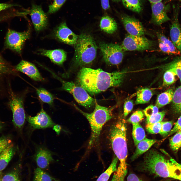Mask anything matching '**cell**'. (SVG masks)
I'll use <instances>...</instances> for the list:
<instances>
[{"label": "cell", "instance_id": "obj_1", "mask_svg": "<svg viewBox=\"0 0 181 181\" xmlns=\"http://www.w3.org/2000/svg\"><path fill=\"white\" fill-rule=\"evenodd\" d=\"M126 73L125 71L109 72L101 69L83 67L77 73L76 81L89 94L94 95L110 88L120 86Z\"/></svg>", "mask_w": 181, "mask_h": 181}, {"label": "cell", "instance_id": "obj_2", "mask_svg": "<svg viewBox=\"0 0 181 181\" xmlns=\"http://www.w3.org/2000/svg\"><path fill=\"white\" fill-rule=\"evenodd\" d=\"M140 169L156 176L181 181V164L155 149H151L146 154Z\"/></svg>", "mask_w": 181, "mask_h": 181}, {"label": "cell", "instance_id": "obj_3", "mask_svg": "<svg viewBox=\"0 0 181 181\" xmlns=\"http://www.w3.org/2000/svg\"><path fill=\"white\" fill-rule=\"evenodd\" d=\"M74 107L87 119L90 124L91 135L88 147L91 148L98 141L104 125L112 117V111L114 106L107 107L99 105L96 102L94 111L88 113L82 111L74 104Z\"/></svg>", "mask_w": 181, "mask_h": 181}, {"label": "cell", "instance_id": "obj_4", "mask_svg": "<svg viewBox=\"0 0 181 181\" xmlns=\"http://www.w3.org/2000/svg\"><path fill=\"white\" fill-rule=\"evenodd\" d=\"M126 130L125 122L120 120L112 126L109 132L110 139L113 150L119 161L118 167L124 170L127 169Z\"/></svg>", "mask_w": 181, "mask_h": 181}, {"label": "cell", "instance_id": "obj_5", "mask_svg": "<svg viewBox=\"0 0 181 181\" xmlns=\"http://www.w3.org/2000/svg\"><path fill=\"white\" fill-rule=\"evenodd\" d=\"M74 46L75 53L73 61L76 66L90 64L95 59L97 47L90 35L83 33L78 35L77 42Z\"/></svg>", "mask_w": 181, "mask_h": 181}, {"label": "cell", "instance_id": "obj_6", "mask_svg": "<svg viewBox=\"0 0 181 181\" xmlns=\"http://www.w3.org/2000/svg\"><path fill=\"white\" fill-rule=\"evenodd\" d=\"M49 70L53 77L61 82L62 86L60 89L72 95L79 105L88 109L95 104L96 100L91 97L83 88L72 81H68L62 79L50 70Z\"/></svg>", "mask_w": 181, "mask_h": 181}, {"label": "cell", "instance_id": "obj_7", "mask_svg": "<svg viewBox=\"0 0 181 181\" xmlns=\"http://www.w3.org/2000/svg\"><path fill=\"white\" fill-rule=\"evenodd\" d=\"M99 48L105 62L115 65L121 63L123 59L124 50L121 45L117 44L100 42Z\"/></svg>", "mask_w": 181, "mask_h": 181}, {"label": "cell", "instance_id": "obj_8", "mask_svg": "<svg viewBox=\"0 0 181 181\" xmlns=\"http://www.w3.org/2000/svg\"><path fill=\"white\" fill-rule=\"evenodd\" d=\"M9 97V104L12 113L13 123L16 128L21 129L26 119L23 99L11 90Z\"/></svg>", "mask_w": 181, "mask_h": 181}, {"label": "cell", "instance_id": "obj_9", "mask_svg": "<svg viewBox=\"0 0 181 181\" xmlns=\"http://www.w3.org/2000/svg\"><path fill=\"white\" fill-rule=\"evenodd\" d=\"M30 33L29 30L20 32L9 29L5 40L6 48L21 54L24 43L30 37Z\"/></svg>", "mask_w": 181, "mask_h": 181}, {"label": "cell", "instance_id": "obj_10", "mask_svg": "<svg viewBox=\"0 0 181 181\" xmlns=\"http://www.w3.org/2000/svg\"><path fill=\"white\" fill-rule=\"evenodd\" d=\"M153 45V42L143 35L134 36L128 34L121 46L124 51H131L148 50Z\"/></svg>", "mask_w": 181, "mask_h": 181}, {"label": "cell", "instance_id": "obj_11", "mask_svg": "<svg viewBox=\"0 0 181 181\" xmlns=\"http://www.w3.org/2000/svg\"><path fill=\"white\" fill-rule=\"evenodd\" d=\"M29 13L36 32H39L46 28L48 24V17L40 5L32 3Z\"/></svg>", "mask_w": 181, "mask_h": 181}, {"label": "cell", "instance_id": "obj_12", "mask_svg": "<svg viewBox=\"0 0 181 181\" xmlns=\"http://www.w3.org/2000/svg\"><path fill=\"white\" fill-rule=\"evenodd\" d=\"M152 11L151 22L157 25L161 26L163 23L169 21L167 12L170 6L165 5L161 2L151 4Z\"/></svg>", "mask_w": 181, "mask_h": 181}, {"label": "cell", "instance_id": "obj_13", "mask_svg": "<svg viewBox=\"0 0 181 181\" xmlns=\"http://www.w3.org/2000/svg\"><path fill=\"white\" fill-rule=\"evenodd\" d=\"M26 118L31 126L34 129L51 127L55 125L42 107L36 116H28Z\"/></svg>", "mask_w": 181, "mask_h": 181}, {"label": "cell", "instance_id": "obj_14", "mask_svg": "<svg viewBox=\"0 0 181 181\" xmlns=\"http://www.w3.org/2000/svg\"><path fill=\"white\" fill-rule=\"evenodd\" d=\"M56 38L60 41L70 45L76 44L78 36L73 33L67 26L65 22L61 23L55 32Z\"/></svg>", "mask_w": 181, "mask_h": 181}, {"label": "cell", "instance_id": "obj_15", "mask_svg": "<svg viewBox=\"0 0 181 181\" xmlns=\"http://www.w3.org/2000/svg\"><path fill=\"white\" fill-rule=\"evenodd\" d=\"M121 20L128 34L132 35H143L145 30L141 23L138 20L127 15H122Z\"/></svg>", "mask_w": 181, "mask_h": 181}, {"label": "cell", "instance_id": "obj_16", "mask_svg": "<svg viewBox=\"0 0 181 181\" xmlns=\"http://www.w3.org/2000/svg\"><path fill=\"white\" fill-rule=\"evenodd\" d=\"M15 68L16 70L24 73L35 81L44 80L36 67L31 62L22 60Z\"/></svg>", "mask_w": 181, "mask_h": 181}, {"label": "cell", "instance_id": "obj_17", "mask_svg": "<svg viewBox=\"0 0 181 181\" xmlns=\"http://www.w3.org/2000/svg\"><path fill=\"white\" fill-rule=\"evenodd\" d=\"M170 30L171 41L181 53V29L178 19V9L175 10Z\"/></svg>", "mask_w": 181, "mask_h": 181}, {"label": "cell", "instance_id": "obj_18", "mask_svg": "<svg viewBox=\"0 0 181 181\" xmlns=\"http://www.w3.org/2000/svg\"><path fill=\"white\" fill-rule=\"evenodd\" d=\"M38 54L48 57L54 63L59 65H62L66 59V52L63 50L57 49L53 50L40 49Z\"/></svg>", "mask_w": 181, "mask_h": 181}, {"label": "cell", "instance_id": "obj_19", "mask_svg": "<svg viewBox=\"0 0 181 181\" xmlns=\"http://www.w3.org/2000/svg\"><path fill=\"white\" fill-rule=\"evenodd\" d=\"M159 48L163 52L175 55H180L181 52L175 47L172 41L161 33H156Z\"/></svg>", "mask_w": 181, "mask_h": 181}, {"label": "cell", "instance_id": "obj_20", "mask_svg": "<svg viewBox=\"0 0 181 181\" xmlns=\"http://www.w3.org/2000/svg\"><path fill=\"white\" fill-rule=\"evenodd\" d=\"M35 158L37 166L41 169L46 168L51 162L54 161L51 152L42 148L37 150Z\"/></svg>", "mask_w": 181, "mask_h": 181}, {"label": "cell", "instance_id": "obj_21", "mask_svg": "<svg viewBox=\"0 0 181 181\" xmlns=\"http://www.w3.org/2000/svg\"><path fill=\"white\" fill-rule=\"evenodd\" d=\"M157 141L146 138L139 142L136 146L135 151L131 158V160L133 161L147 151Z\"/></svg>", "mask_w": 181, "mask_h": 181}, {"label": "cell", "instance_id": "obj_22", "mask_svg": "<svg viewBox=\"0 0 181 181\" xmlns=\"http://www.w3.org/2000/svg\"><path fill=\"white\" fill-rule=\"evenodd\" d=\"M16 151V149L12 144L0 153V172L4 170L11 161Z\"/></svg>", "mask_w": 181, "mask_h": 181}, {"label": "cell", "instance_id": "obj_23", "mask_svg": "<svg viewBox=\"0 0 181 181\" xmlns=\"http://www.w3.org/2000/svg\"><path fill=\"white\" fill-rule=\"evenodd\" d=\"M100 26L101 29L104 31L112 34L117 30V24L112 18L108 16L103 17L101 18Z\"/></svg>", "mask_w": 181, "mask_h": 181}, {"label": "cell", "instance_id": "obj_24", "mask_svg": "<svg viewBox=\"0 0 181 181\" xmlns=\"http://www.w3.org/2000/svg\"><path fill=\"white\" fill-rule=\"evenodd\" d=\"M174 91L173 88H171L159 94L157 97L155 106L159 108L172 101Z\"/></svg>", "mask_w": 181, "mask_h": 181}, {"label": "cell", "instance_id": "obj_25", "mask_svg": "<svg viewBox=\"0 0 181 181\" xmlns=\"http://www.w3.org/2000/svg\"><path fill=\"white\" fill-rule=\"evenodd\" d=\"M153 95V92L149 88H142L139 89L137 92L135 104H144L148 103Z\"/></svg>", "mask_w": 181, "mask_h": 181}, {"label": "cell", "instance_id": "obj_26", "mask_svg": "<svg viewBox=\"0 0 181 181\" xmlns=\"http://www.w3.org/2000/svg\"><path fill=\"white\" fill-rule=\"evenodd\" d=\"M132 135L134 145L136 146L146 138L145 130L139 123L132 124Z\"/></svg>", "mask_w": 181, "mask_h": 181}, {"label": "cell", "instance_id": "obj_27", "mask_svg": "<svg viewBox=\"0 0 181 181\" xmlns=\"http://www.w3.org/2000/svg\"><path fill=\"white\" fill-rule=\"evenodd\" d=\"M118 160L116 156L114 157L109 167L100 175L96 181H108L112 174L117 169Z\"/></svg>", "mask_w": 181, "mask_h": 181}, {"label": "cell", "instance_id": "obj_28", "mask_svg": "<svg viewBox=\"0 0 181 181\" xmlns=\"http://www.w3.org/2000/svg\"><path fill=\"white\" fill-rule=\"evenodd\" d=\"M172 102L174 112L181 114V85L174 91Z\"/></svg>", "mask_w": 181, "mask_h": 181}, {"label": "cell", "instance_id": "obj_29", "mask_svg": "<svg viewBox=\"0 0 181 181\" xmlns=\"http://www.w3.org/2000/svg\"><path fill=\"white\" fill-rule=\"evenodd\" d=\"M36 93L40 99L43 102L52 105L54 97L53 95L44 88L40 87L36 89Z\"/></svg>", "mask_w": 181, "mask_h": 181}, {"label": "cell", "instance_id": "obj_30", "mask_svg": "<svg viewBox=\"0 0 181 181\" xmlns=\"http://www.w3.org/2000/svg\"><path fill=\"white\" fill-rule=\"evenodd\" d=\"M124 7L133 12L140 13L142 10V6L140 0H122Z\"/></svg>", "mask_w": 181, "mask_h": 181}, {"label": "cell", "instance_id": "obj_31", "mask_svg": "<svg viewBox=\"0 0 181 181\" xmlns=\"http://www.w3.org/2000/svg\"><path fill=\"white\" fill-rule=\"evenodd\" d=\"M177 77V76L172 69L166 68L163 76V85L167 86L171 85L176 80Z\"/></svg>", "mask_w": 181, "mask_h": 181}, {"label": "cell", "instance_id": "obj_32", "mask_svg": "<svg viewBox=\"0 0 181 181\" xmlns=\"http://www.w3.org/2000/svg\"><path fill=\"white\" fill-rule=\"evenodd\" d=\"M166 68L172 69L175 73L181 82V55L168 63Z\"/></svg>", "mask_w": 181, "mask_h": 181}, {"label": "cell", "instance_id": "obj_33", "mask_svg": "<svg viewBox=\"0 0 181 181\" xmlns=\"http://www.w3.org/2000/svg\"><path fill=\"white\" fill-rule=\"evenodd\" d=\"M169 140V145L174 151H177L181 147V130L176 132Z\"/></svg>", "mask_w": 181, "mask_h": 181}, {"label": "cell", "instance_id": "obj_34", "mask_svg": "<svg viewBox=\"0 0 181 181\" xmlns=\"http://www.w3.org/2000/svg\"><path fill=\"white\" fill-rule=\"evenodd\" d=\"M53 178L50 175L38 168L34 171V181H52Z\"/></svg>", "mask_w": 181, "mask_h": 181}, {"label": "cell", "instance_id": "obj_35", "mask_svg": "<svg viewBox=\"0 0 181 181\" xmlns=\"http://www.w3.org/2000/svg\"><path fill=\"white\" fill-rule=\"evenodd\" d=\"M13 69L0 55V76L12 73Z\"/></svg>", "mask_w": 181, "mask_h": 181}, {"label": "cell", "instance_id": "obj_36", "mask_svg": "<svg viewBox=\"0 0 181 181\" xmlns=\"http://www.w3.org/2000/svg\"><path fill=\"white\" fill-rule=\"evenodd\" d=\"M166 112L165 111L158 112L151 116L146 117L147 124H152L161 122L164 117Z\"/></svg>", "mask_w": 181, "mask_h": 181}, {"label": "cell", "instance_id": "obj_37", "mask_svg": "<svg viewBox=\"0 0 181 181\" xmlns=\"http://www.w3.org/2000/svg\"><path fill=\"white\" fill-rule=\"evenodd\" d=\"M67 0H54L52 4L49 6L48 11L47 13L51 14L57 12L60 9Z\"/></svg>", "mask_w": 181, "mask_h": 181}, {"label": "cell", "instance_id": "obj_38", "mask_svg": "<svg viewBox=\"0 0 181 181\" xmlns=\"http://www.w3.org/2000/svg\"><path fill=\"white\" fill-rule=\"evenodd\" d=\"M144 114L141 111L138 110L134 112L128 119L127 121L132 124L139 123L143 119Z\"/></svg>", "mask_w": 181, "mask_h": 181}, {"label": "cell", "instance_id": "obj_39", "mask_svg": "<svg viewBox=\"0 0 181 181\" xmlns=\"http://www.w3.org/2000/svg\"><path fill=\"white\" fill-rule=\"evenodd\" d=\"M18 169H16L3 177L1 181H20Z\"/></svg>", "mask_w": 181, "mask_h": 181}, {"label": "cell", "instance_id": "obj_40", "mask_svg": "<svg viewBox=\"0 0 181 181\" xmlns=\"http://www.w3.org/2000/svg\"><path fill=\"white\" fill-rule=\"evenodd\" d=\"M173 124V122L172 121L162 122L160 134L164 137L168 135L171 130Z\"/></svg>", "mask_w": 181, "mask_h": 181}, {"label": "cell", "instance_id": "obj_41", "mask_svg": "<svg viewBox=\"0 0 181 181\" xmlns=\"http://www.w3.org/2000/svg\"><path fill=\"white\" fill-rule=\"evenodd\" d=\"M162 122L152 124H147L146 126V130L152 134L159 133L161 130Z\"/></svg>", "mask_w": 181, "mask_h": 181}, {"label": "cell", "instance_id": "obj_42", "mask_svg": "<svg viewBox=\"0 0 181 181\" xmlns=\"http://www.w3.org/2000/svg\"><path fill=\"white\" fill-rule=\"evenodd\" d=\"M11 144V141L8 137H0V153Z\"/></svg>", "mask_w": 181, "mask_h": 181}, {"label": "cell", "instance_id": "obj_43", "mask_svg": "<svg viewBox=\"0 0 181 181\" xmlns=\"http://www.w3.org/2000/svg\"><path fill=\"white\" fill-rule=\"evenodd\" d=\"M158 108L156 106L150 105L144 110V112L146 117L152 116L158 112Z\"/></svg>", "mask_w": 181, "mask_h": 181}, {"label": "cell", "instance_id": "obj_44", "mask_svg": "<svg viewBox=\"0 0 181 181\" xmlns=\"http://www.w3.org/2000/svg\"><path fill=\"white\" fill-rule=\"evenodd\" d=\"M133 106V103L131 100L126 101L123 106V114L126 117L131 111Z\"/></svg>", "mask_w": 181, "mask_h": 181}, {"label": "cell", "instance_id": "obj_45", "mask_svg": "<svg viewBox=\"0 0 181 181\" xmlns=\"http://www.w3.org/2000/svg\"><path fill=\"white\" fill-rule=\"evenodd\" d=\"M181 130V115L175 123L173 128L171 130L168 135H170Z\"/></svg>", "mask_w": 181, "mask_h": 181}, {"label": "cell", "instance_id": "obj_46", "mask_svg": "<svg viewBox=\"0 0 181 181\" xmlns=\"http://www.w3.org/2000/svg\"><path fill=\"white\" fill-rule=\"evenodd\" d=\"M16 6V5L10 4L0 3V12L10 9Z\"/></svg>", "mask_w": 181, "mask_h": 181}, {"label": "cell", "instance_id": "obj_47", "mask_svg": "<svg viewBox=\"0 0 181 181\" xmlns=\"http://www.w3.org/2000/svg\"><path fill=\"white\" fill-rule=\"evenodd\" d=\"M127 181H143L135 174L130 173L127 177Z\"/></svg>", "mask_w": 181, "mask_h": 181}, {"label": "cell", "instance_id": "obj_48", "mask_svg": "<svg viewBox=\"0 0 181 181\" xmlns=\"http://www.w3.org/2000/svg\"><path fill=\"white\" fill-rule=\"evenodd\" d=\"M101 6L103 9L106 10L110 7L109 0H101Z\"/></svg>", "mask_w": 181, "mask_h": 181}, {"label": "cell", "instance_id": "obj_49", "mask_svg": "<svg viewBox=\"0 0 181 181\" xmlns=\"http://www.w3.org/2000/svg\"><path fill=\"white\" fill-rule=\"evenodd\" d=\"M53 129L57 134H59L61 129V126L58 125H55L53 126Z\"/></svg>", "mask_w": 181, "mask_h": 181}, {"label": "cell", "instance_id": "obj_50", "mask_svg": "<svg viewBox=\"0 0 181 181\" xmlns=\"http://www.w3.org/2000/svg\"><path fill=\"white\" fill-rule=\"evenodd\" d=\"M151 4L161 2L162 0H148Z\"/></svg>", "mask_w": 181, "mask_h": 181}, {"label": "cell", "instance_id": "obj_51", "mask_svg": "<svg viewBox=\"0 0 181 181\" xmlns=\"http://www.w3.org/2000/svg\"><path fill=\"white\" fill-rule=\"evenodd\" d=\"M2 124L0 122V128H2Z\"/></svg>", "mask_w": 181, "mask_h": 181}, {"label": "cell", "instance_id": "obj_52", "mask_svg": "<svg viewBox=\"0 0 181 181\" xmlns=\"http://www.w3.org/2000/svg\"><path fill=\"white\" fill-rule=\"evenodd\" d=\"M176 0V1H179L180 2H181V0Z\"/></svg>", "mask_w": 181, "mask_h": 181}, {"label": "cell", "instance_id": "obj_53", "mask_svg": "<svg viewBox=\"0 0 181 181\" xmlns=\"http://www.w3.org/2000/svg\"><path fill=\"white\" fill-rule=\"evenodd\" d=\"M113 0V1H119V0Z\"/></svg>", "mask_w": 181, "mask_h": 181}, {"label": "cell", "instance_id": "obj_54", "mask_svg": "<svg viewBox=\"0 0 181 181\" xmlns=\"http://www.w3.org/2000/svg\"><path fill=\"white\" fill-rule=\"evenodd\" d=\"M1 172H0V175H1ZM0 181H1V179H0Z\"/></svg>", "mask_w": 181, "mask_h": 181}]
</instances>
